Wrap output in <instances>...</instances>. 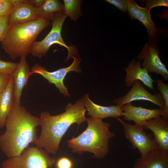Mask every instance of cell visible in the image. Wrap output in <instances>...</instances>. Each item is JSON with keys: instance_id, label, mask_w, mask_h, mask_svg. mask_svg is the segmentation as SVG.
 <instances>
[{"instance_id": "1", "label": "cell", "mask_w": 168, "mask_h": 168, "mask_svg": "<svg viewBox=\"0 0 168 168\" xmlns=\"http://www.w3.org/2000/svg\"><path fill=\"white\" fill-rule=\"evenodd\" d=\"M39 118L14 102L6 122V130L0 135V148L8 158L20 155L37 139Z\"/></svg>"}, {"instance_id": "2", "label": "cell", "mask_w": 168, "mask_h": 168, "mask_svg": "<svg viewBox=\"0 0 168 168\" xmlns=\"http://www.w3.org/2000/svg\"><path fill=\"white\" fill-rule=\"evenodd\" d=\"M65 109V112L57 115H51L46 111L40 114V133L34 143L48 154H54L57 152L63 137L71 125L76 123L78 128L87 120V111L82 98L74 104L69 103Z\"/></svg>"}, {"instance_id": "3", "label": "cell", "mask_w": 168, "mask_h": 168, "mask_svg": "<svg viewBox=\"0 0 168 168\" xmlns=\"http://www.w3.org/2000/svg\"><path fill=\"white\" fill-rule=\"evenodd\" d=\"M103 119L87 118L86 129L77 137L67 140L68 147L74 153L79 154L88 152L96 158H104L109 152V142L115 134L110 131V124Z\"/></svg>"}, {"instance_id": "4", "label": "cell", "mask_w": 168, "mask_h": 168, "mask_svg": "<svg viewBox=\"0 0 168 168\" xmlns=\"http://www.w3.org/2000/svg\"><path fill=\"white\" fill-rule=\"evenodd\" d=\"M50 23L49 19L40 17L27 22L9 25L1 42L2 48L13 59L26 57L38 35Z\"/></svg>"}, {"instance_id": "5", "label": "cell", "mask_w": 168, "mask_h": 168, "mask_svg": "<svg viewBox=\"0 0 168 168\" xmlns=\"http://www.w3.org/2000/svg\"><path fill=\"white\" fill-rule=\"evenodd\" d=\"M48 154L41 148L29 146L20 155L5 160L2 168H50L56 161Z\"/></svg>"}, {"instance_id": "6", "label": "cell", "mask_w": 168, "mask_h": 168, "mask_svg": "<svg viewBox=\"0 0 168 168\" xmlns=\"http://www.w3.org/2000/svg\"><path fill=\"white\" fill-rule=\"evenodd\" d=\"M67 17L64 13L56 16L52 21V28L49 33L42 40L35 41L33 42L31 46L30 53L34 57L41 58L46 55L50 47L56 44L67 49L68 54L65 61L67 62L73 57L78 56L76 49L67 45L62 37L61 33L63 26Z\"/></svg>"}, {"instance_id": "7", "label": "cell", "mask_w": 168, "mask_h": 168, "mask_svg": "<svg viewBox=\"0 0 168 168\" xmlns=\"http://www.w3.org/2000/svg\"><path fill=\"white\" fill-rule=\"evenodd\" d=\"M73 61L72 63L67 67L61 68L53 72L48 71L44 67L38 64H36L32 67L31 75L36 73L42 76L47 80L49 83L53 84L58 89L60 93L65 96L70 97L68 92V88L64 85L63 81L68 73L70 72L77 73L81 72L80 66L81 62L80 57L79 56L72 57Z\"/></svg>"}, {"instance_id": "8", "label": "cell", "mask_w": 168, "mask_h": 168, "mask_svg": "<svg viewBox=\"0 0 168 168\" xmlns=\"http://www.w3.org/2000/svg\"><path fill=\"white\" fill-rule=\"evenodd\" d=\"M117 119L124 128L126 138L130 142L133 149L138 150L141 156L144 157L151 151L158 148L153 139L145 132L142 126L130 124L120 117Z\"/></svg>"}, {"instance_id": "9", "label": "cell", "mask_w": 168, "mask_h": 168, "mask_svg": "<svg viewBox=\"0 0 168 168\" xmlns=\"http://www.w3.org/2000/svg\"><path fill=\"white\" fill-rule=\"evenodd\" d=\"M137 58L141 62L143 60L141 66L148 72L160 74L163 77V81H168V70L160 58L159 51L155 42H147Z\"/></svg>"}, {"instance_id": "10", "label": "cell", "mask_w": 168, "mask_h": 168, "mask_svg": "<svg viewBox=\"0 0 168 168\" xmlns=\"http://www.w3.org/2000/svg\"><path fill=\"white\" fill-rule=\"evenodd\" d=\"M138 100L150 101L163 109L164 102L162 96L160 93L152 94L144 88L139 81H135L130 90L125 95L114 99L113 102L121 107L123 105Z\"/></svg>"}, {"instance_id": "11", "label": "cell", "mask_w": 168, "mask_h": 168, "mask_svg": "<svg viewBox=\"0 0 168 168\" xmlns=\"http://www.w3.org/2000/svg\"><path fill=\"white\" fill-rule=\"evenodd\" d=\"M128 5V11L132 19L140 21L146 27L149 41L154 42L156 40L159 30L152 20L150 11L146 7L138 6L133 0H126Z\"/></svg>"}, {"instance_id": "12", "label": "cell", "mask_w": 168, "mask_h": 168, "mask_svg": "<svg viewBox=\"0 0 168 168\" xmlns=\"http://www.w3.org/2000/svg\"><path fill=\"white\" fill-rule=\"evenodd\" d=\"M142 126L144 129L152 132L158 148L168 153V121L158 116L146 121Z\"/></svg>"}, {"instance_id": "13", "label": "cell", "mask_w": 168, "mask_h": 168, "mask_svg": "<svg viewBox=\"0 0 168 168\" xmlns=\"http://www.w3.org/2000/svg\"><path fill=\"white\" fill-rule=\"evenodd\" d=\"M12 1L14 7L8 16L9 25L27 22L39 18L37 9L30 3L29 0Z\"/></svg>"}, {"instance_id": "14", "label": "cell", "mask_w": 168, "mask_h": 168, "mask_svg": "<svg viewBox=\"0 0 168 168\" xmlns=\"http://www.w3.org/2000/svg\"><path fill=\"white\" fill-rule=\"evenodd\" d=\"M122 116L124 120L133 121L135 124L142 126L146 121L158 116H161L162 109L161 108L147 109L133 105L131 103L121 107Z\"/></svg>"}, {"instance_id": "15", "label": "cell", "mask_w": 168, "mask_h": 168, "mask_svg": "<svg viewBox=\"0 0 168 168\" xmlns=\"http://www.w3.org/2000/svg\"><path fill=\"white\" fill-rule=\"evenodd\" d=\"M124 69L126 72L125 81L127 87H131L135 81L138 80L155 91L153 84L156 82L146 69L141 67L140 61L133 59L129 63L128 67Z\"/></svg>"}, {"instance_id": "16", "label": "cell", "mask_w": 168, "mask_h": 168, "mask_svg": "<svg viewBox=\"0 0 168 168\" xmlns=\"http://www.w3.org/2000/svg\"><path fill=\"white\" fill-rule=\"evenodd\" d=\"M86 94L82 97L85 107L90 117L100 119L108 117L118 118L122 116L121 107L117 105L104 106L94 103Z\"/></svg>"}, {"instance_id": "17", "label": "cell", "mask_w": 168, "mask_h": 168, "mask_svg": "<svg viewBox=\"0 0 168 168\" xmlns=\"http://www.w3.org/2000/svg\"><path fill=\"white\" fill-rule=\"evenodd\" d=\"M12 75L14 82V102L20 104L22 90L26 85L29 77L31 75L26 57L20 58L17 68Z\"/></svg>"}, {"instance_id": "18", "label": "cell", "mask_w": 168, "mask_h": 168, "mask_svg": "<svg viewBox=\"0 0 168 168\" xmlns=\"http://www.w3.org/2000/svg\"><path fill=\"white\" fill-rule=\"evenodd\" d=\"M133 168H168V153L156 149L138 158Z\"/></svg>"}, {"instance_id": "19", "label": "cell", "mask_w": 168, "mask_h": 168, "mask_svg": "<svg viewBox=\"0 0 168 168\" xmlns=\"http://www.w3.org/2000/svg\"><path fill=\"white\" fill-rule=\"evenodd\" d=\"M14 82L11 74L8 85L0 94V128L5 126L7 119L14 103Z\"/></svg>"}, {"instance_id": "20", "label": "cell", "mask_w": 168, "mask_h": 168, "mask_svg": "<svg viewBox=\"0 0 168 168\" xmlns=\"http://www.w3.org/2000/svg\"><path fill=\"white\" fill-rule=\"evenodd\" d=\"M39 18H47L53 21L57 16L64 13L63 5L58 0H44L42 5L37 8Z\"/></svg>"}, {"instance_id": "21", "label": "cell", "mask_w": 168, "mask_h": 168, "mask_svg": "<svg viewBox=\"0 0 168 168\" xmlns=\"http://www.w3.org/2000/svg\"><path fill=\"white\" fill-rule=\"evenodd\" d=\"M64 14L69 16L73 21H76L80 18L82 15L81 0H63Z\"/></svg>"}, {"instance_id": "22", "label": "cell", "mask_w": 168, "mask_h": 168, "mask_svg": "<svg viewBox=\"0 0 168 168\" xmlns=\"http://www.w3.org/2000/svg\"><path fill=\"white\" fill-rule=\"evenodd\" d=\"M156 87L160 92L164 102V106L162 109L161 117L164 119L168 121V84L164 83L162 80L157 79Z\"/></svg>"}, {"instance_id": "23", "label": "cell", "mask_w": 168, "mask_h": 168, "mask_svg": "<svg viewBox=\"0 0 168 168\" xmlns=\"http://www.w3.org/2000/svg\"><path fill=\"white\" fill-rule=\"evenodd\" d=\"M14 7L12 0H0V16H8Z\"/></svg>"}, {"instance_id": "24", "label": "cell", "mask_w": 168, "mask_h": 168, "mask_svg": "<svg viewBox=\"0 0 168 168\" xmlns=\"http://www.w3.org/2000/svg\"><path fill=\"white\" fill-rule=\"evenodd\" d=\"M18 65L19 63L0 60V72H4L12 74L17 68Z\"/></svg>"}, {"instance_id": "25", "label": "cell", "mask_w": 168, "mask_h": 168, "mask_svg": "<svg viewBox=\"0 0 168 168\" xmlns=\"http://www.w3.org/2000/svg\"><path fill=\"white\" fill-rule=\"evenodd\" d=\"M143 2L146 7L150 11L152 8L158 6L168 7L167 0H145Z\"/></svg>"}, {"instance_id": "26", "label": "cell", "mask_w": 168, "mask_h": 168, "mask_svg": "<svg viewBox=\"0 0 168 168\" xmlns=\"http://www.w3.org/2000/svg\"><path fill=\"white\" fill-rule=\"evenodd\" d=\"M8 25V16H0V42L1 43L5 36Z\"/></svg>"}, {"instance_id": "27", "label": "cell", "mask_w": 168, "mask_h": 168, "mask_svg": "<svg viewBox=\"0 0 168 168\" xmlns=\"http://www.w3.org/2000/svg\"><path fill=\"white\" fill-rule=\"evenodd\" d=\"M56 168H72V161L66 157H62L59 158L55 164Z\"/></svg>"}, {"instance_id": "28", "label": "cell", "mask_w": 168, "mask_h": 168, "mask_svg": "<svg viewBox=\"0 0 168 168\" xmlns=\"http://www.w3.org/2000/svg\"><path fill=\"white\" fill-rule=\"evenodd\" d=\"M105 1L117 7L122 12H126L128 10V5L125 0H106Z\"/></svg>"}, {"instance_id": "29", "label": "cell", "mask_w": 168, "mask_h": 168, "mask_svg": "<svg viewBox=\"0 0 168 168\" xmlns=\"http://www.w3.org/2000/svg\"><path fill=\"white\" fill-rule=\"evenodd\" d=\"M11 74L0 72V94L6 88L9 82Z\"/></svg>"}, {"instance_id": "30", "label": "cell", "mask_w": 168, "mask_h": 168, "mask_svg": "<svg viewBox=\"0 0 168 168\" xmlns=\"http://www.w3.org/2000/svg\"><path fill=\"white\" fill-rule=\"evenodd\" d=\"M44 0H30V3L36 9L39 7L43 3Z\"/></svg>"}]
</instances>
